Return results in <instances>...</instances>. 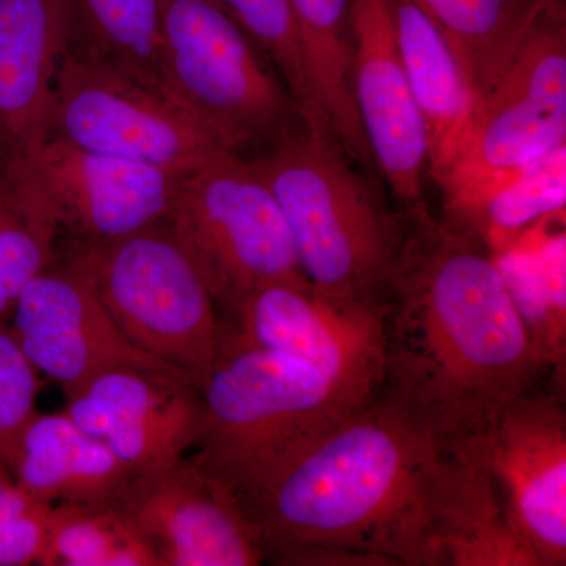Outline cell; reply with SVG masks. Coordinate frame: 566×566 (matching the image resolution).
I'll use <instances>...</instances> for the list:
<instances>
[{
    "label": "cell",
    "instance_id": "cell-19",
    "mask_svg": "<svg viewBox=\"0 0 566 566\" xmlns=\"http://www.w3.org/2000/svg\"><path fill=\"white\" fill-rule=\"evenodd\" d=\"M398 43L424 140L428 178L441 186L463 156L480 93L463 61L415 0H394Z\"/></svg>",
    "mask_w": 566,
    "mask_h": 566
},
{
    "label": "cell",
    "instance_id": "cell-9",
    "mask_svg": "<svg viewBox=\"0 0 566 566\" xmlns=\"http://www.w3.org/2000/svg\"><path fill=\"white\" fill-rule=\"evenodd\" d=\"M48 139L189 175L223 151L164 93L65 51Z\"/></svg>",
    "mask_w": 566,
    "mask_h": 566
},
{
    "label": "cell",
    "instance_id": "cell-28",
    "mask_svg": "<svg viewBox=\"0 0 566 566\" xmlns=\"http://www.w3.org/2000/svg\"><path fill=\"white\" fill-rule=\"evenodd\" d=\"M40 374L28 359L9 323H0V479H11L10 460L36 409Z\"/></svg>",
    "mask_w": 566,
    "mask_h": 566
},
{
    "label": "cell",
    "instance_id": "cell-7",
    "mask_svg": "<svg viewBox=\"0 0 566 566\" xmlns=\"http://www.w3.org/2000/svg\"><path fill=\"white\" fill-rule=\"evenodd\" d=\"M227 316L273 283H308L289 223L252 164L222 151L186 175L167 218Z\"/></svg>",
    "mask_w": 566,
    "mask_h": 566
},
{
    "label": "cell",
    "instance_id": "cell-15",
    "mask_svg": "<svg viewBox=\"0 0 566 566\" xmlns=\"http://www.w3.org/2000/svg\"><path fill=\"white\" fill-rule=\"evenodd\" d=\"M354 104L379 177L400 210L424 202L427 140L406 76L394 0H352Z\"/></svg>",
    "mask_w": 566,
    "mask_h": 566
},
{
    "label": "cell",
    "instance_id": "cell-10",
    "mask_svg": "<svg viewBox=\"0 0 566 566\" xmlns=\"http://www.w3.org/2000/svg\"><path fill=\"white\" fill-rule=\"evenodd\" d=\"M566 148V6L547 0L480 103L442 192L523 169Z\"/></svg>",
    "mask_w": 566,
    "mask_h": 566
},
{
    "label": "cell",
    "instance_id": "cell-11",
    "mask_svg": "<svg viewBox=\"0 0 566 566\" xmlns=\"http://www.w3.org/2000/svg\"><path fill=\"white\" fill-rule=\"evenodd\" d=\"M386 301L337 297L311 283L263 286L222 316L245 344L314 365L334 385L370 403L385 381Z\"/></svg>",
    "mask_w": 566,
    "mask_h": 566
},
{
    "label": "cell",
    "instance_id": "cell-23",
    "mask_svg": "<svg viewBox=\"0 0 566 566\" xmlns=\"http://www.w3.org/2000/svg\"><path fill=\"white\" fill-rule=\"evenodd\" d=\"M66 51L164 93L163 0H69Z\"/></svg>",
    "mask_w": 566,
    "mask_h": 566
},
{
    "label": "cell",
    "instance_id": "cell-8",
    "mask_svg": "<svg viewBox=\"0 0 566 566\" xmlns=\"http://www.w3.org/2000/svg\"><path fill=\"white\" fill-rule=\"evenodd\" d=\"M185 177L48 139L0 192L50 223L61 253L98 248L166 222Z\"/></svg>",
    "mask_w": 566,
    "mask_h": 566
},
{
    "label": "cell",
    "instance_id": "cell-31",
    "mask_svg": "<svg viewBox=\"0 0 566 566\" xmlns=\"http://www.w3.org/2000/svg\"><path fill=\"white\" fill-rule=\"evenodd\" d=\"M36 504H43V502L35 501L31 495L25 494L13 479H0V521L18 515Z\"/></svg>",
    "mask_w": 566,
    "mask_h": 566
},
{
    "label": "cell",
    "instance_id": "cell-25",
    "mask_svg": "<svg viewBox=\"0 0 566 566\" xmlns=\"http://www.w3.org/2000/svg\"><path fill=\"white\" fill-rule=\"evenodd\" d=\"M43 566H161L115 502L51 505Z\"/></svg>",
    "mask_w": 566,
    "mask_h": 566
},
{
    "label": "cell",
    "instance_id": "cell-17",
    "mask_svg": "<svg viewBox=\"0 0 566 566\" xmlns=\"http://www.w3.org/2000/svg\"><path fill=\"white\" fill-rule=\"evenodd\" d=\"M427 566H542L475 439L441 447L424 491Z\"/></svg>",
    "mask_w": 566,
    "mask_h": 566
},
{
    "label": "cell",
    "instance_id": "cell-16",
    "mask_svg": "<svg viewBox=\"0 0 566 566\" xmlns=\"http://www.w3.org/2000/svg\"><path fill=\"white\" fill-rule=\"evenodd\" d=\"M66 415L133 476L188 457L200 431L199 390L181 376L117 367L66 395Z\"/></svg>",
    "mask_w": 566,
    "mask_h": 566
},
{
    "label": "cell",
    "instance_id": "cell-1",
    "mask_svg": "<svg viewBox=\"0 0 566 566\" xmlns=\"http://www.w3.org/2000/svg\"><path fill=\"white\" fill-rule=\"evenodd\" d=\"M401 216L379 395L442 447L463 444L547 370L486 245L427 203Z\"/></svg>",
    "mask_w": 566,
    "mask_h": 566
},
{
    "label": "cell",
    "instance_id": "cell-27",
    "mask_svg": "<svg viewBox=\"0 0 566 566\" xmlns=\"http://www.w3.org/2000/svg\"><path fill=\"white\" fill-rule=\"evenodd\" d=\"M57 256L50 223L0 192V323H9L22 292Z\"/></svg>",
    "mask_w": 566,
    "mask_h": 566
},
{
    "label": "cell",
    "instance_id": "cell-22",
    "mask_svg": "<svg viewBox=\"0 0 566 566\" xmlns=\"http://www.w3.org/2000/svg\"><path fill=\"white\" fill-rule=\"evenodd\" d=\"M316 98L334 136L370 180L382 185L352 87V0H290Z\"/></svg>",
    "mask_w": 566,
    "mask_h": 566
},
{
    "label": "cell",
    "instance_id": "cell-4",
    "mask_svg": "<svg viewBox=\"0 0 566 566\" xmlns=\"http://www.w3.org/2000/svg\"><path fill=\"white\" fill-rule=\"evenodd\" d=\"M199 398L192 458L238 501L368 405L314 365L245 344L223 329Z\"/></svg>",
    "mask_w": 566,
    "mask_h": 566
},
{
    "label": "cell",
    "instance_id": "cell-12",
    "mask_svg": "<svg viewBox=\"0 0 566 566\" xmlns=\"http://www.w3.org/2000/svg\"><path fill=\"white\" fill-rule=\"evenodd\" d=\"M115 504L161 566H256L259 528L218 476L185 457L132 476Z\"/></svg>",
    "mask_w": 566,
    "mask_h": 566
},
{
    "label": "cell",
    "instance_id": "cell-26",
    "mask_svg": "<svg viewBox=\"0 0 566 566\" xmlns=\"http://www.w3.org/2000/svg\"><path fill=\"white\" fill-rule=\"evenodd\" d=\"M270 55L300 104L305 120L324 122L290 0H219ZM329 125V123H327Z\"/></svg>",
    "mask_w": 566,
    "mask_h": 566
},
{
    "label": "cell",
    "instance_id": "cell-2",
    "mask_svg": "<svg viewBox=\"0 0 566 566\" xmlns=\"http://www.w3.org/2000/svg\"><path fill=\"white\" fill-rule=\"evenodd\" d=\"M441 444L381 395L240 499L266 560L340 546L427 566L424 491Z\"/></svg>",
    "mask_w": 566,
    "mask_h": 566
},
{
    "label": "cell",
    "instance_id": "cell-18",
    "mask_svg": "<svg viewBox=\"0 0 566 566\" xmlns=\"http://www.w3.org/2000/svg\"><path fill=\"white\" fill-rule=\"evenodd\" d=\"M69 0H0V186L44 144Z\"/></svg>",
    "mask_w": 566,
    "mask_h": 566
},
{
    "label": "cell",
    "instance_id": "cell-13",
    "mask_svg": "<svg viewBox=\"0 0 566 566\" xmlns=\"http://www.w3.org/2000/svg\"><path fill=\"white\" fill-rule=\"evenodd\" d=\"M9 322L35 370L57 382L65 397L111 368L140 367L178 375L123 335L91 274L73 255L59 253L29 283Z\"/></svg>",
    "mask_w": 566,
    "mask_h": 566
},
{
    "label": "cell",
    "instance_id": "cell-5",
    "mask_svg": "<svg viewBox=\"0 0 566 566\" xmlns=\"http://www.w3.org/2000/svg\"><path fill=\"white\" fill-rule=\"evenodd\" d=\"M161 70L164 95L244 161L307 122L270 55L219 0H163Z\"/></svg>",
    "mask_w": 566,
    "mask_h": 566
},
{
    "label": "cell",
    "instance_id": "cell-3",
    "mask_svg": "<svg viewBox=\"0 0 566 566\" xmlns=\"http://www.w3.org/2000/svg\"><path fill=\"white\" fill-rule=\"evenodd\" d=\"M270 186L292 232L305 279L316 292L386 301L403 216L382 197L324 122L248 161Z\"/></svg>",
    "mask_w": 566,
    "mask_h": 566
},
{
    "label": "cell",
    "instance_id": "cell-20",
    "mask_svg": "<svg viewBox=\"0 0 566 566\" xmlns=\"http://www.w3.org/2000/svg\"><path fill=\"white\" fill-rule=\"evenodd\" d=\"M13 482L48 505L115 502L132 472L65 411L36 412L10 460Z\"/></svg>",
    "mask_w": 566,
    "mask_h": 566
},
{
    "label": "cell",
    "instance_id": "cell-14",
    "mask_svg": "<svg viewBox=\"0 0 566 566\" xmlns=\"http://www.w3.org/2000/svg\"><path fill=\"white\" fill-rule=\"evenodd\" d=\"M475 441L513 524L539 564L565 566L566 411L560 395L532 387Z\"/></svg>",
    "mask_w": 566,
    "mask_h": 566
},
{
    "label": "cell",
    "instance_id": "cell-6",
    "mask_svg": "<svg viewBox=\"0 0 566 566\" xmlns=\"http://www.w3.org/2000/svg\"><path fill=\"white\" fill-rule=\"evenodd\" d=\"M61 253L84 264L112 319L136 348L199 390L218 357L222 319L167 221L109 244Z\"/></svg>",
    "mask_w": 566,
    "mask_h": 566
},
{
    "label": "cell",
    "instance_id": "cell-21",
    "mask_svg": "<svg viewBox=\"0 0 566 566\" xmlns=\"http://www.w3.org/2000/svg\"><path fill=\"white\" fill-rule=\"evenodd\" d=\"M444 218L501 251L547 216L566 208V148L543 161L491 175L442 193Z\"/></svg>",
    "mask_w": 566,
    "mask_h": 566
},
{
    "label": "cell",
    "instance_id": "cell-24",
    "mask_svg": "<svg viewBox=\"0 0 566 566\" xmlns=\"http://www.w3.org/2000/svg\"><path fill=\"white\" fill-rule=\"evenodd\" d=\"M463 61L480 98L490 92L547 0H415Z\"/></svg>",
    "mask_w": 566,
    "mask_h": 566
},
{
    "label": "cell",
    "instance_id": "cell-29",
    "mask_svg": "<svg viewBox=\"0 0 566 566\" xmlns=\"http://www.w3.org/2000/svg\"><path fill=\"white\" fill-rule=\"evenodd\" d=\"M51 505L36 504L0 521V566L41 565Z\"/></svg>",
    "mask_w": 566,
    "mask_h": 566
},
{
    "label": "cell",
    "instance_id": "cell-30",
    "mask_svg": "<svg viewBox=\"0 0 566 566\" xmlns=\"http://www.w3.org/2000/svg\"><path fill=\"white\" fill-rule=\"evenodd\" d=\"M281 565L304 566H397L390 558L340 546H301L271 558Z\"/></svg>",
    "mask_w": 566,
    "mask_h": 566
}]
</instances>
